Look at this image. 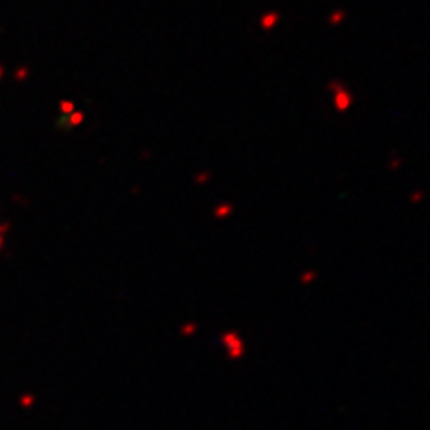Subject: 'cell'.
I'll return each instance as SVG.
<instances>
[{
    "instance_id": "cell-1",
    "label": "cell",
    "mask_w": 430,
    "mask_h": 430,
    "mask_svg": "<svg viewBox=\"0 0 430 430\" xmlns=\"http://www.w3.org/2000/svg\"><path fill=\"white\" fill-rule=\"evenodd\" d=\"M222 341H224V346H226V350H228V353L233 357V359H239V357H242L244 353H246V346H244V342L239 337V333L228 332L222 337Z\"/></svg>"
},
{
    "instance_id": "cell-2",
    "label": "cell",
    "mask_w": 430,
    "mask_h": 430,
    "mask_svg": "<svg viewBox=\"0 0 430 430\" xmlns=\"http://www.w3.org/2000/svg\"><path fill=\"white\" fill-rule=\"evenodd\" d=\"M332 90H333V104H335V108L339 109V111H346L348 108L351 106V103H353V97L350 95V92H348L344 86H341V84H332Z\"/></svg>"
},
{
    "instance_id": "cell-3",
    "label": "cell",
    "mask_w": 430,
    "mask_h": 430,
    "mask_svg": "<svg viewBox=\"0 0 430 430\" xmlns=\"http://www.w3.org/2000/svg\"><path fill=\"white\" fill-rule=\"evenodd\" d=\"M316 280H318V272L316 271H305L299 276V281H301L303 285H309V283H312V281H316Z\"/></svg>"
},
{
    "instance_id": "cell-4",
    "label": "cell",
    "mask_w": 430,
    "mask_h": 430,
    "mask_svg": "<svg viewBox=\"0 0 430 430\" xmlns=\"http://www.w3.org/2000/svg\"><path fill=\"white\" fill-rule=\"evenodd\" d=\"M423 199H425L423 190H414V192H411V196H409V201H411L412 205H418V203H421Z\"/></svg>"
}]
</instances>
